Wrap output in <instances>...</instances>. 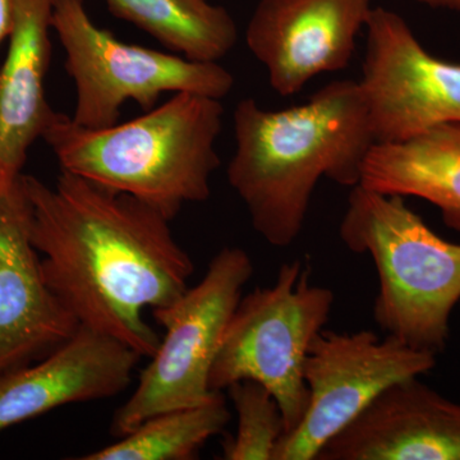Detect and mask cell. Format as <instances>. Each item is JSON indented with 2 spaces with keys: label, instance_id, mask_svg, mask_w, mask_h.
I'll return each instance as SVG.
<instances>
[{
  "label": "cell",
  "instance_id": "1",
  "mask_svg": "<svg viewBox=\"0 0 460 460\" xmlns=\"http://www.w3.org/2000/svg\"><path fill=\"white\" fill-rule=\"evenodd\" d=\"M30 238L48 287L78 325L120 341L138 356L160 337L145 311L180 298L195 270L171 220L140 199L60 171L53 187L21 175Z\"/></svg>",
  "mask_w": 460,
  "mask_h": 460
},
{
  "label": "cell",
  "instance_id": "2",
  "mask_svg": "<svg viewBox=\"0 0 460 460\" xmlns=\"http://www.w3.org/2000/svg\"><path fill=\"white\" fill-rule=\"evenodd\" d=\"M235 151L228 181L246 205L253 229L275 247L304 229L323 178L343 187L361 183L376 144L359 81H332L304 104L266 111L241 100L233 113Z\"/></svg>",
  "mask_w": 460,
  "mask_h": 460
},
{
  "label": "cell",
  "instance_id": "3",
  "mask_svg": "<svg viewBox=\"0 0 460 460\" xmlns=\"http://www.w3.org/2000/svg\"><path fill=\"white\" fill-rule=\"evenodd\" d=\"M223 114L219 99L177 93L141 117L107 128H86L56 111L42 140L60 171L140 199L172 222L184 205L210 198Z\"/></svg>",
  "mask_w": 460,
  "mask_h": 460
},
{
  "label": "cell",
  "instance_id": "4",
  "mask_svg": "<svg viewBox=\"0 0 460 460\" xmlns=\"http://www.w3.org/2000/svg\"><path fill=\"white\" fill-rule=\"evenodd\" d=\"M339 235L376 268L375 321L390 337L438 354L460 301V244L438 237L402 196L350 189Z\"/></svg>",
  "mask_w": 460,
  "mask_h": 460
},
{
  "label": "cell",
  "instance_id": "5",
  "mask_svg": "<svg viewBox=\"0 0 460 460\" xmlns=\"http://www.w3.org/2000/svg\"><path fill=\"white\" fill-rule=\"evenodd\" d=\"M310 277V268L296 259L281 265L271 287L242 296L210 372L214 392L242 380L265 386L279 404L286 435L307 410L305 358L334 305L332 290L313 286Z\"/></svg>",
  "mask_w": 460,
  "mask_h": 460
},
{
  "label": "cell",
  "instance_id": "6",
  "mask_svg": "<svg viewBox=\"0 0 460 460\" xmlns=\"http://www.w3.org/2000/svg\"><path fill=\"white\" fill-rule=\"evenodd\" d=\"M253 274L252 260L239 247H224L205 277L172 304L153 311L165 330L133 394L115 411L111 431L129 434L162 411L196 407L214 398L210 372L224 332Z\"/></svg>",
  "mask_w": 460,
  "mask_h": 460
},
{
  "label": "cell",
  "instance_id": "7",
  "mask_svg": "<svg viewBox=\"0 0 460 460\" xmlns=\"http://www.w3.org/2000/svg\"><path fill=\"white\" fill-rule=\"evenodd\" d=\"M51 29L65 48L66 69L75 84L72 119L86 128L114 126L129 100L148 111L164 93L222 100L234 86V77L217 62L118 40L91 20L84 0H54Z\"/></svg>",
  "mask_w": 460,
  "mask_h": 460
},
{
  "label": "cell",
  "instance_id": "8",
  "mask_svg": "<svg viewBox=\"0 0 460 460\" xmlns=\"http://www.w3.org/2000/svg\"><path fill=\"white\" fill-rule=\"evenodd\" d=\"M436 366V354L416 349L370 330L338 332L323 329L305 362L307 410L301 423L284 435L272 460H316L371 402L405 378Z\"/></svg>",
  "mask_w": 460,
  "mask_h": 460
},
{
  "label": "cell",
  "instance_id": "9",
  "mask_svg": "<svg viewBox=\"0 0 460 460\" xmlns=\"http://www.w3.org/2000/svg\"><path fill=\"white\" fill-rule=\"evenodd\" d=\"M365 32L359 84L376 142L460 123V65L429 53L407 21L390 9L374 7Z\"/></svg>",
  "mask_w": 460,
  "mask_h": 460
},
{
  "label": "cell",
  "instance_id": "10",
  "mask_svg": "<svg viewBox=\"0 0 460 460\" xmlns=\"http://www.w3.org/2000/svg\"><path fill=\"white\" fill-rule=\"evenodd\" d=\"M372 0H260L246 30L248 49L278 95L347 68L370 20Z\"/></svg>",
  "mask_w": 460,
  "mask_h": 460
},
{
  "label": "cell",
  "instance_id": "11",
  "mask_svg": "<svg viewBox=\"0 0 460 460\" xmlns=\"http://www.w3.org/2000/svg\"><path fill=\"white\" fill-rule=\"evenodd\" d=\"M78 326L44 279L18 180L13 190L0 193V375L50 353Z\"/></svg>",
  "mask_w": 460,
  "mask_h": 460
},
{
  "label": "cell",
  "instance_id": "12",
  "mask_svg": "<svg viewBox=\"0 0 460 460\" xmlns=\"http://www.w3.org/2000/svg\"><path fill=\"white\" fill-rule=\"evenodd\" d=\"M141 358L120 341L78 326L41 362L0 375V431L63 405L119 394Z\"/></svg>",
  "mask_w": 460,
  "mask_h": 460
},
{
  "label": "cell",
  "instance_id": "13",
  "mask_svg": "<svg viewBox=\"0 0 460 460\" xmlns=\"http://www.w3.org/2000/svg\"><path fill=\"white\" fill-rule=\"evenodd\" d=\"M316 460H460V404L405 378L323 447Z\"/></svg>",
  "mask_w": 460,
  "mask_h": 460
},
{
  "label": "cell",
  "instance_id": "14",
  "mask_svg": "<svg viewBox=\"0 0 460 460\" xmlns=\"http://www.w3.org/2000/svg\"><path fill=\"white\" fill-rule=\"evenodd\" d=\"M13 27L0 68V193L22 175L27 154L56 111L45 96L54 0H12Z\"/></svg>",
  "mask_w": 460,
  "mask_h": 460
},
{
  "label": "cell",
  "instance_id": "15",
  "mask_svg": "<svg viewBox=\"0 0 460 460\" xmlns=\"http://www.w3.org/2000/svg\"><path fill=\"white\" fill-rule=\"evenodd\" d=\"M366 189L431 202L460 232V123H444L405 140L376 142L362 168Z\"/></svg>",
  "mask_w": 460,
  "mask_h": 460
},
{
  "label": "cell",
  "instance_id": "16",
  "mask_svg": "<svg viewBox=\"0 0 460 460\" xmlns=\"http://www.w3.org/2000/svg\"><path fill=\"white\" fill-rule=\"evenodd\" d=\"M113 16L148 33L166 49L198 62H217L237 45L238 27L210 0H105Z\"/></svg>",
  "mask_w": 460,
  "mask_h": 460
},
{
  "label": "cell",
  "instance_id": "17",
  "mask_svg": "<svg viewBox=\"0 0 460 460\" xmlns=\"http://www.w3.org/2000/svg\"><path fill=\"white\" fill-rule=\"evenodd\" d=\"M230 420L222 392L205 404L178 408L145 420L138 428L81 460H190Z\"/></svg>",
  "mask_w": 460,
  "mask_h": 460
},
{
  "label": "cell",
  "instance_id": "18",
  "mask_svg": "<svg viewBox=\"0 0 460 460\" xmlns=\"http://www.w3.org/2000/svg\"><path fill=\"white\" fill-rule=\"evenodd\" d=\"M237 411L235 436L224 445L226 460H272L286 422L277 399L260 383L242 380L228 387Z\"/></svg>",
  "mask_w": 460,
  "mask_h": 460
},
{
  "label": "cell",
  "instance_id": "19",
  "mask_svg": "<svg viewBox=\"0 0 460 460\" xmlns=\"http://www.w3.org/2000/svg\"><path fill=\"white\" fill-rule=\"evenodd\" d=\"M13 27V3L0 0V44L9 38Z\"/></svg>",
  "mask_w": 460,
  "mask_h": 460
},
{
  "label": "cell",
  "instance_id": "20",
  "mask_svg": "<svg viewBox=\"0 0 460 460\" xmlns=\"http://www.w3.org/2000/svg\"><path fill=\"white\" fill-rule=\"evenodd\" d=\"M416 2L428 7L449 9L460 13V0H416Z\"/></svg>",
  "mask_w": 460,
  "mask_h": 460
}]
</instances>
